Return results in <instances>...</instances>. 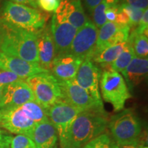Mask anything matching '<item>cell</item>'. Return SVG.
<instances>
[{
  "mask_svg": "<svg viewBox=\"0 0 148 148\" xmlns=\"http://www.w3.org/2000/svg\"><path fill=\"white\" fill-rule=\"evenodd\" d=\"M12 2L19 3V4L25 5L27 6H31L33 8L37 9L38 5H37V0H9Z\"/></svg>",
  "mask_w": 148,
  "mask_h": 148,
  "instance_id": "37",
  "label": "cell"
},
{
  "mask_svg": "<svg viewBox=\"0 0 148 148\" xmlns=\"http://www.w3.org/2000/svg\"><path fill=\"white\" fill-rule=\"evenodd\" d=\"M37 49L39 64L49 71L55 57V48L50 25H47L37 34Z\"/></svg>",
  "mask_w": 148,
  "mask_h": 148,
  "instance_id": "17",
  "label": "cell"
},
{
  "mask_svg": "<svg viewBox=\"0 0 148 148\" xmlns=\"http://www.w3.org/2000/svg\"><path fill=\"white\" fill-rule=\"evenodd\" d=\"M83 60L69 53L56 56L51 69V73L58 81L72 80L75 78Z\"/></svg>",
  "mask_w": 148,
  "mask_h": 148,
  "instance_id": "14",
  "label": "cell"
},
{
  "mask_svg": "<svg viewBox=\"0 0 148 148\" xmlns=\"http://www.w3.org/2000/svg\"><path fill=\"white\" fill-rule=\"evenodd\" d=\"M3 88H4V86H0V106H1V100H2V97H3Z\"/></svg>",
  "mask_w": 148,
  "mask_h": 148,
  "instance_id": "38",
  "label": "cell"
},
{
  "mask_svg": "<svg viewBox=\"0 0 148 148\" xmlns=\"http://www.w3.org/2000/svg\"><path fill=\"white\" fill-rule=\"evenodd\" d=\"M135 56L133 48L130 45L124 51L121 52L117 58L110 64V69L118 73H121Z\"/></svg>",
  "mask_w": 148,
  "mask_h": 148,
  "instance_id": "23",
  "label": "cell"
},
{
  "mask_svg": "<svg viewBox=\"0 0 148 148\" xmlns=\"http://www.w3.org/2000/svg\"><path fill=\"white\" fill-rule=\"evenodd\" d=\"M103 0H84V5L87 9L88 12L92 14L94 9Z\"/></svg>",
  "mask_w": 148,
  "mask_h": 148,
  "instance_id": "36",
  "label": "cell"
},
{
  "mask_svg": "<svg viewBox=\"0 0 148 148\" xmlns=\"http://www.w3.org/2000/svg\"><path fill=\"white\" fill-rule=\"evenodd\" d=\"M114 23L119 24L120 25H123V26L130 27V18L128 17V16L127 15L124 11H123L121 8H120V6L119 12H118L117 14H116V20Z\"/></svg>",
  "mask_w": 148,
  "mask_h": 148,
  "instance_id": "33",
  "label": "cell"
},
{
  "mask_svg": "<svg viewBox=\"0 0 148 148\" xmlns=\"http://www.w3.org/2000/svg\"><path fill=\"white\" fill-rule=\"evenodd\" d=\"M101 73L100 69L91 59L85 58L79 66L75 78V82L99 102H102L99 92Z\"/></svg>",
  "mask_w": 148,
  "mask_h": 148,
  "instance_id": "12",
  "label": "cell"
},
{
  "mask_svg": "<svg viewBox=\"0 0 148 148\" xmlns=\"http://www.w3.org/2000/svg\"><path fill=\"white\" fill-rule=\"evenodd\" d=\"M116 144L107 130L106 132L95 137L82 148H116Z\"/></svg>",
  "mask_w": 148,
  "mask_h": 148,
  "instance_id": "24",
  "label": "cell"
},
{
  "mask_svg": "<svg viewBox=\"0 0 148 148\" xmlns=\"http://www.w3.org/2000/svg\"><path fill=\"white\" fill-rule=\"evenodd\" d=\"M60 5L65 14L66 20L77 30L84 26L88 21L81 0H61Z\"/></svg>",
  "mask_w": 148,
  "mask_h": 148,
  "instance_id": "20",
  "label": "cell"
},
{
  "mask_svg": "<svg viewBox=\"0 0 148 148\" xmlns=\"http://www.w3.org/2000/svg\"><path fill=\"white\" fill-rule=\"evenodd\" d=\"M148 58L134 56L125 69L121 72L127 86L130 89L138 85L147 76ZM127 86V87H128Z\"/></svg>",
  "mask_w": 148,
  "mask_h": 148,
  "instance_id": "19",
  "label": "cell"
},
{
  "mask_svg": "<svg viewBox=\"0 0 148 148\" xmlns=\"http://www.w3.org/2000/svg\"><path fill=\"white\" fill-rule=\"evenodd\" d=\"M99 29L93 22L88 21L84 25L77 31L67 53L75 56L90 58L95 51Z\"/></svg>",
  "mask_w": 148,
  "mask_h": 148,
  "instance_id": "11",
  "label": "cell"
},
{
  "mask_svg": "<svg viewBox=\"0 0 148 148\" xmlns=\"http://www.w3.org/2000/svg\"><path fill=\"white\" fill-rule=\"evenodd\" d=\"M25 81L32 90L35 101L45 110L62 100L58 80L50 71L37 73L28 77Z\"/></svg>",
  "mask_w": 148,
  "mask_h": 148,
  "instance_id": "6",
  "label": "cell"
},
{
  "mask_svg": "<svg viewBox=\"0 0 148 148\" xmlns=\"http://www.w3.org/2000/svg\"><path fill=\"white\" fill-rule=\"evenodd\" d=\"M130 45L128 41L112 45L92 55L91 60L93 62L102 64H110L117 58L123 51Z\"/></svg>",
  "mask_w": 148,
  "mask_h": 148,
  "instance_id": "21",
  "label": "cell"
},
{
  "mask_svg": "<svg viewBox=\"0 0 148 148\" xmlns=\"http://www.w3.org/2000/svg\"><path fill=\"white\" fill-rule=\"evenodd\" d=\"M119 10V4L111 5L106 9L105 15L106 21L109 22H115L116 14Z\"/></svg>",
  "mask_w": 148,
  "mask_h": 148,
  "instance_id": "32",
  "label": "cell"
},
{
  "mask_svg": "<svg viewBox=\"0 0 148 148\" xmlns=\"http://www.w3.org/2000/svg\"><path fill=\"white\" fill-rule=\"evenodd\" d=\"M108 121V113L104 109L80 112L71 125L67 145L82 148L85 144L106 132Z\"/></svg>",
  "mask_w": 148,
  "mask_h": 148,
  "instance_id": "3",
  "label": "cell"
},
{
  "mask_svg": "<svg viewBox=\"0 0 148 148\" xmlns=\"http://www.w3.org/2000/svg\"><path fill=\"white\" fill-rule=\"evenodd\" d=\"M29 137L34 141L36 148L58 147V134L49 119L38 123Z\"/></svg>",
  "mask_w": 148,
  "mask_h": 148,
  "instance_id": "18",
  "label": "cell"
},
{
  "mask_svg": "<svg viewBox=\"0 0 148 148\" xmlns=\"http://www.w3.org/2000/svg\"><path fill=\"white\" fill-rule=\"evenodd\" d=\"M144 146H145V143L140 137L131 143L123 144V145H117L116 148H143Z\"/></svg>",
  "mask_w": 148,
  "mask_h": 148,
  "instance_id": "35",
  "label": "cell"
},
{
  "mask_svg": "<svg viewBox=\"0 0 148 148\" xmlns=\"http://www.w3.org/2000/svg\"><path fill=\"white\" fill-rule=\"evenodd\" d=\"M0 21L14 28L38 33L45 27L46 17L37 9L6 0L1 7Z\"/></svg>",
  "mask_w": 148,
  "mask_h": 148,
  "instance_id": "4",
  "label": "cell"
},
{
  "mask_svg": "<svg viewBox=\"0 0 148 148\" xmlns=\"http://www.w3.org/2000/svg\"><path fill=\"white\" fill-rule=\"evenodd\" d=\"M108 130L117 145H123L139 138L142 126L134 111L125 109L111 116L108 121Z\"/></svg>",
  "mask_w": 148,
  "mask_h": 148,
  "instance_id": "5",
  "label": "cell"
},
{
  "mask_svg": "<svg viewBox=\"0 0 148 148\" xmlns=\"http://www.w3.org/2000/svg\"><path fill=\"white\" fill-rule=\"evenodd\" d=\"M129 44L133 48L135 56L138 58H147L148 37L143 34H135L131 32L127 39Z\"/></svg>",
  "mask_w": 148,
  "mask_h": 148,
  "instance_id": "22",
  "label": "cell"
},
{
  "mask_svg": "<svg viewBox=\"0 0 148 148\" xmlns=\"http://www.w3.org/2000/svg\"><path fill=\"white\" fill-rule=\"evenodd\" d=\"M46 112L48 119L56 130L60 147L64 148L69 142L71 125L80 111L64 100H60Z\"/></svg>",
  "mask_w": 148,
  "mask_h": 148,
  "instance_id": "8",
  "label": "cell"
},
{
  "mask_svg": "<svg viewBox=\"0 0 148 148\" xmlns=\"http://www.w3.org/2000/svg\"><path fill=\"white\" fill-rule=\"evenodd\" d=\"M99 86L103 99L112 105L114 112L123 110L126 101L132 97L123 76L110 68L101 73Z\"/></svg>",
  "mask_w": 148,
  "mask_h": 148,
  "instance_id": "7",
  "label": "cell"
},
{
  "mask_svg": "<svg viewBox=\"0 0 148 148\" xmlns=\"http://www.w3.org/2000/svg\"><path fill=\"white\" fill-rule=\"evenodd\" d=\"M147 30H148V10L146 9L144 11L143 16L138 22L134 29H133L132 32L135 34H143L147 35Z\"/></svg>",
  "mask_w": 148,
  "mask_h": 148,
  "instance_id": "30",
  "label": "cell"
},
{
  "mask_svg": "<svg viewBox=\"0 0 148 148\" xmlns=\"http://www.w3.org/2000/svg\"><path fill=\"white\" fill-rule=\"evenodd\" d=\"M130 31V27L129 26H123L114 22L106 21L98 31L93 54L112 45L127 41Z\"/></svg>",
  "mask_w": 148,
  "mask_h": 148,
  "instance_id": "13",
  "label": "cell"
},
{
  "mask_svg": "<svg viewBox=\"0 0 148 148\" xmlns=\"http://www.w3.org/2000/svg\"><path fill=\"white\" fill-rule=\"evenodd\" d=\"M111 5L112 4L109 3L106 0H103V1H101L95 9H94L93 12H92V13L94 21L93 23L95 24V26L97 27L98 29L100 28L103 24L107 21L106 18V15H105V12H106V9Z\"/></svg>",
  "mask_w": 148,
  "mask_h": 148,
  "instance_id": "25",
  "label": "cell"
},
{
  "mask_svg": "<svg viewBox=\"0 0 148 148\" xmlns=\"http://www.w3.org/2000/svg\"><path fill=\"white\" fill-rule=\"evenodd\" d=\"M61 0H37V5L45 12H55Z\"/></svg>",
  "mask_w": 148,
  "mask_h": 148,
  "instance_id": "29",
  "label": "cell"
},
{
  "mask_svg": "<svg viewBox=\"0 0 148 148\" xmlns=\"http://www.w3.org/2000/svg\"><path fill=\"white\" fill-rule=\"evenodd\" d=\"M58 82L62 91V100L80 112L104 109L102 102L95 100L84 88L75 82V79L58 81Z\"/></svg>",
  "mask_w": 148,
  "mask_h": 148,
  "instance_id": "9",
  "label": "cell"
},
{
  "mask_svg": "<svg viewBox=\"0 0 148 148\" xmlns=\"http://www.w3.org/2000/svg\"><path fill=\"white\" fill-rule=\"evenodd\" d=\"M10 148H36L34 141L28 136L23 134H16L12 137Z\"/></svg>",
  "mask_w": 148,
  "mask_h": 148,
  "instance_id": "27",
  "label": "cell"
},
{
  "mask_svg": "<svg viewBox=\"0 0 148 148\" xmlns=\"http://www.w3.org/2000/svg\"><path fill=\"white\" fill-rule=\"evenodd\" d=\"M0 69L12 72L25 79L37 73L49 71L43 69L39 63L27 62L3 52H0Z\"/></svg>",
  "mask_w": 148,
  "mask_h": 148,
  "instance_id": "15",
  "label": "cell"
},
{
  "mask_svg": "<svg viewBox=\"0 0 148 148\" xmlns=\"http://www.w3.org/2000/svg\"><path fill=\"white\" fill-rule=\"evenodd\" d=\"M120 8L124 11L130 18V27H135L141 18L145 10L134 8L130 5L125 4H119Z\"/></svg>",
  "mask_w": 148,
  "mask_h": 148,
  "instance_id": "26",
  "label": "cell"
},
{
  "mask_svg": "<svg viewBox=\"0 0 148 148\" xmlns=\"http://www.w3.org/2000/svg\"><path fill=\"white\" fill-rule=\"evenodd\" d=\"M37 34L8 26L0 21L1 52L27 62L39 63Z\"/></svg>",
  "mask_w": 148,
  "mask_h": 148,
  "instance_id": "2",
  "label": "cell"
},
{
  "mask_svg": "<svg viewBox=\"0 0 148 148\" xmlns=\"http://www.w3.org/2000/svg\"><path fill=\"white\" fill-rule=\"evenodd\" d=\"M64 148H79V147H74V146H71V145H66Z\"/></svg>",
  "mask_w": 148,
  "mask_h": 148,
  "instance_id": "39",
  "label": "cell"
},
{
  "mask_svg": "<svg viewBox=\"0 0 148 148\" xmlns=\"http://www.w3.org/2000/svg\"><path fill=\"white\" fill-rule=\"evenodd\" d=\"M35 101L34 94L25 81H17L4 86L0 108L20 106Z\"/></svg>",
  "mask_w": 148,
  "mask_h": 148,
  "instance_id": "16",
  "label": "cell"
},
{
  "mask_svg": "<svg viewBox=\"0 0 148 148\" xmlns=\"http://www.w3.org/2000/svg\"><path fill=\"white\" fill-rule=\"evenodd\" d=\"M48 119L46 110L36 101L0 108V128L12 134L29 137L38 123Z\"/></svg>",
  "mask_w": 148,
  "mask_h": 148,
  "instance_id": "1",
  "label": "cell"
},
{
  "mask_svg": "<svg viewBox=\"0 0 148 148\" xmlns=\"http://www.w3.org/2000/svg\"><path fill=\"white\" fill-rule=\"evenodd\" d=\"M57 148H58V147H57Z\"/></svg>",
  "mask_w": 148,
  "mask_h": 148,
  "instance_id": "41",
  "label": "cell"
},
{
  "mask_svg": "<svg viewBox=\"0 0 148 148\" xmlns=\"http://www.w3.org/2000/svg\"><path fill=\"white\" fill-rule=\"evenodd\" d=\"M25 80V79L18 76L16 74L8 71H0V86H6L11 83L17 81Z\"/></svg>",
  "mask_w": 148,
  "mask_h": 148,
  "instance_id": "28",
  "label": "cell"
},
{
  "mask_svg": "<svg viewBox=\"0 0 148 148\" xmlns=\"http://www.w3.org/2000/svg\"><path fill=\"white\" fill-rule=\"evenodd\" d=\"M12 136L4 130L0 128V148H10V140Z\"/></svg>",
  "mask_w": 148,
  "mask_h": 148,
  "instance_id": "34",
  "label": "cell"
},
{
  "mask_svg": "<svg viewBox=\"0 0 148 148\" xmlns=\"http://www.w3.org/2000/svg\"><path fill=\"white\" fill-rule=\"evenodd\" d=\"M50 29L54 44L55 56L67 53L77 30L66 20L60 4L51 18Z\"/></svg>",
  "mask_w": 148,
  "mask_h": 148,
  "instance_id": "10",
  "label": "cell"
},
{
  "mask_svg": "<svg viewBox=\"0 0 148 148\" xmlns=\"http://www.w3.org/2000/svg\"><path fill=\"white\" fill-rule=\"evenodd\" d=\"M119 3L128 5L142 10H146L148 6V0H119Z\"/></svg>",
  "mask_w": 148,
  "mask_h": 148,
  "instance_id": "31",
  "label": "cell"
},
{
  "mask_svg": "<svg viewBox=\"0 0 148 148\" xmlns=\"http://www.w3.org/2000/svg\"><path fill=\"white\" fill-rule=\"evenodd\" d=\"M143 148H148V147H147V146H145V145Z\"/></svg>",
  "mask_w": 148,
  "mask_h": 148,
  "instance_id": "40",
  "label": "cell"
}]
</instances>
